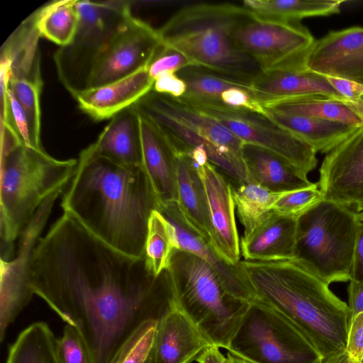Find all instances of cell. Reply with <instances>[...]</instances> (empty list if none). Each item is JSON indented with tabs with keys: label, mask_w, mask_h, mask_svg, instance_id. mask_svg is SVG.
<instances>
[{
	"label": "cell",
	"mask_w": 363,
	"mask_h": 363,
	"mask_svg": "<svg viewBox=\"0 0 363 363\" xmlns=\"http://www.w3.org/2000/svg\"><path fill=\"white\" fill-rule=\"evenodd\" d=\"M30 286L77 330L90 363H113L142 325L174 305L167 269L155 277L144 258L113 249L67 213L38 240Z\"/></svg>",
	"instance_id": "1"
},
{
	"label": "cell",
	"mask_w": 363,
	"mask_h": 363,
	"mask_svg": "<svg viewBox=\"0 0 363 363\" xmlns=\"http://www.w3.org/2000/svg\"><path fill=\"white\" fill-rule=\"evenodd\" d=\"M61 207L102 242L144 258L149 218L159 204L143 166L83 150Z\"/></svg>",
	"instance_id": "2"
},
{
	"label": "cell",
	"mask_w": 363,
	"mask_h": 363,
	"mask_svg": "<svg viewBox=\"0 0 363 363\" xmlns=\"http://www.w3.org/2000/svg\"><path fill=\"white\" fill-rule=\"evenodd\" d=\"M240 262L257 298L289 320L323 359L345 352L350 308L328 284L294 259Z\"/></svg>",
	"instance_id": "3"
},
{
	"label": "cell",
	"mask_w": 363,
	"mask_h": 363,
	"mask_svg": "<svg viewBox=\"0 0 363 363\" xmlns=\"http://www.w3.org/2000/svg\"><path fill=\"white\" fill-rule=\"evenodd\" d=\"M77 162L57 160L12 135L1 138V259L13 258L16 240L44 201L63 191Z\"/></svg>",
	"instance_id": "4"
},
{
	"label": "cell",
	"mask_w": 363,
	"mask_h": 363,
	"mask_svg": "<svg viewBox=\"0 0 363 363\" xmlns=\"http://www.w3.org/2000/svg\"><path fill=\"white\" fill-rule=\"evenodd\" d=\"M250 16L242 5L194 3L182 6L157 30L162 46L183 53L195 67L251 82L261 71L232 39Z\"/></svg>",
	"instance_id": "5"
},
{
	"label": "cell",
	"mask_w": 363,
	"mask_h": 363,
	"mask_svg": "<svg viewBox=\"0 0 363 363\" xmlns=\"http://www.w3.org/2000/svg\"><path fill=\"white\" fill-rule=\"evenodd\" d=\"M167 271L174 305L211 345L227 350L250 303L230 295L212 267L187 251L175 249Z\"/></svg>",
	"instance_id": "6"
},
{
	"label": "cell",
	"mask_w": 363,
	"mask_h": 363,
	"mask_svg": "<svg viewBox=\"0 0 363 363\" xmlns=\"http://www.w3.org/2000/svg\"><path fill=\"white\" fill-rule=\"evenodd\" d=\"M296 220L293 259L329 285L350 281L358 213L323 199Z\"/></svg>",
	"instance_id": "7"
},
{
	"label": "cell",
	"mask_w": 363,
	"mask_h": 363,
	"mask_svg": "<svg viewBox=\"0 0 363 363\" xmlns=\"http://www.w3.org/2000/svg\"><path fill=\"white\" fill-rule=\"evenodd\" d=\"M227 350L250 363H320L323 359L289 320L259 298L249 304Z\"/></svg>",
	"instance_id": "8"
},
{
	"label": "cell",
	"mask_w": 363,
	"mask_h": 363,
	"mask_svg": "<svg viewBox=\"0 0 363 363\" xmlns=\"http://www.w3.org/2000/svg\"><path fill=\"white\" fill-rule=\"evenodd\" d=\"M79 23L72 42L55 55L59 78L73 96L83 89L89 65L100 48L130 18L127 1H78Z\"/></svg>",
	"instance_id": "9"
},
{
	"label": "cell",
	"mask_w": 363,
	"mask_h": 363,
	"mask_svg": "<svg viewBox=\"0 0 363 363\" xmlns=\"http://www.w3.org/2000/svg\"><path fill=\"white\" fill-rule=\"evenodd\" d=\"M179 99L219 122L243 143L275 152L306 174L316 167L314 150L266 114L229 107L220 101Z\"/></svg>",
	"instance_id": "10"
},
{
	"label": "cell",
	"mask_w": 363,
	"mask_h": 363,
	"mask_svg": "<svg viewBox=\"0 0 363 363\" xmlns=\"http://www.w3.org/2000/svg\"><path fill=\"white\" fill-rule=\"evenodd\" d=\"M235 45L261 72L306 67L315 40L299 23L267 20L250 16L234 31Z\"/></svg>",
	"instance_id": "11"
},
{
	"label": "cell",
	"mask_w": 363,
	"mask_h": 363,
	"mask_svg": "<svg viewBox=\"0 0 363 363\" xmlns=\"http://www.w3.org/2000/svg\"><path fill=\"white\" fill-rule=\"evenodd\" d=\"M162 46L158 30L133 16L94 56L82 90L113 82L148 67Z\"/></svg>",
	"instance_id": "12"
},
{
	"label": "cell",
	"mask_w": 363,
	"mask_h": 363,
	"mask_svg": "<svg viewBox=\"0 0 363 363\" xmlns=\"http://www.w3.org/2000/svg\"><path fill=\"white\" fill-rule=\"evenodd\" d=\"M61 192L48 198L20 235L17 255L0 262V342L34 295L30 286L35 247Z\"/></svg>",
	"instance_id": "13"
},
{
	"label": "cell",
	"mask_w": 363,
	"mask_h": 363,
	"mask_svg": "<svg viewBox=\"0 0 363 363\" xmlns=\"http://www.w3.org/2000/svg\"><path fill=\"white\" fill-rule=\"evenodd\" d=\"M192 160L205 191L210 224V244L223 260L230 264H237L241 261V252L232 184L209 162L207 155L199 156Z\"/></svg>",
	"instance_id": "14"
},
{
	"label": "cell",
	"mask_w": 363,
	"mask_h": 363,
	"mask_svg": "<svg viewBox=\"0 0 363 363\" xmlns=\"http://www.w3.org/2000/svg\"><path fill=\"white\" fill-rule=\"evenodd\" d=\"M318 184L324 199L363 211V126L326 153Z\"/></svg>",
	"instance_id": "15"
},
{
	"label": "cell",
	"mask_w": 363,
	"mask_h": 363,
	"mask_svg": "<svg viewBox=\"0 0 363 363\" xmlns=\"http://www.w3.org/2000/svg\"><path fill=\"white\" fill-rule=\"evenodd\" d=\"M158 211L173 225L177 249L191 252L209 264L226 291L234 298L247 303L258 298L241 261L230 264L223 260L211 245L187 223L176 201L160 206Z\"/></svg>",
	"instance_id": "16"
},
{
	"label": "cell",
	"mask_w": 363,
	"mask_h": 363,
	"mask_svg": "<svg viewBox=\"0 0 363 363\" xmlns=\"http://www.w3.org/2000/svg\"><path fill=\"white\" fill-rule=\"evenodd\" d=\"M306 66L323 76L363 84V27L330 31L315 40Z\"/></svg>",
	"instance_id": "17"
},
{
	"label": "cell",
	"mask_w": 363,
	"mask_h": 363,
	"mask_svg": "<svg viewBox=\"0 0 363 363\" xmlns=\"http://www.w3.org/2000/svg\"><path fill=\"white\" fill-rule=\"evenodd\" d=\"M209 345L196 325L174 303L156 323L145 363H191Z\"/></svg>",
	"instance_id": "18"
},
{
	"label": "cell",
	"mask_w": 363,
	"mask_h": 363,
	"mask_svg": "<svg viewBox=\"0 0 363 363\" xmlns=\"http://www.w3.org/2000/svg\"><path fill=\"white\" fill-rule=\"evenodd\" d=\"M250 84L252 96L262 106L277 101L308 96H323L349 102L325 76L306 67L261 72Z\"/></svg>",
	"instance_id": "19"
},
{
	"label": "cell",
	"mask_w": 363,
	"mask_h": 363,
	"mask_svg": "<svg viewBox=\"0 0 363 363\" xmlns=\"http://www.w3.org/2000/svg\"><path fill=\"white\" fill-rule=\"evenodd\" d=\"M155 81L148 67L101 86L80 91L73 95L79 107L95 121L113 118L150 92Z\"/></svg>",
	"instance_id": "20"
},
{
	"label": "cell",
	"mask_w": 363,
	"mask_h": 363,
	"mask_svg": "<svg viewBox=\"0 0 363 363\" xmlns=\"http://www.w3.org/2000/svg\"><path fill=\"white\" fill-rule=\"evenodd\" d=\"M159 130V129H158ZM174 160L177 203L187 223L210 243L208 206L202 181L189 152L162 133Z\"/></svg>",
	"instance_id": "21"
},
{
	"label": "cell",
	"mask_w": 363,
	"mask_h": 363,
	"mask_svg": "<svg viewBox=\"0 0 363 363\" xmlns=\"http://www.w3.org/2000/svg\"><path fill=\"white\" fill-rule=\"evenodd\" d=\"M241 156L250 183L270 191L289 192L313 186L307 174L281 156L264 147L243 143Z\"/></svg>",
	"instance_id": "22"
},
{
	"label": "cell",
	"mask_w": 363,
	"mask_h": 363,
	"mask_svg": "<svg viewBox=\"0 0 363 363\" xmlns=\"http://www.w3.org/2000/svg\"><path fill=\"white\" fill-rule=\"evenodd\" d=\"M138 113L142 145V164L153 188L159 207L171 202H177L175 169L171 150L155 124L146 116L138 111Z\"/></svg>",
	"instance_id": "23"
},
{
	"label": "cell",
	"mask_w": 363,
	"mask_h": 363,
	"mask_svg": "<svg viewBox=\"0 0 363 363\" xmlns=\"http://www.w3.org/2000/svg\"><path fill=\"white\" fill-rule=\"evenodd\" d=\"M297 220L274 212L248 237L242 238L240 252L244 260L277 262L294 258Z\"/></svg>",
	"instance_id": "24"
},
{
	"label": "cell",
	"mask_w": 363,
	"mask_h": 363,
	"mask_svg": "<svg viewBox=\"0 0 363 363\" xmlns=\"http://www.w3.org/2000/svg\"><path fill=\"white\" fill-rule=\"evenodd\" d=\"M138 103L168 116L216 145L241 155L243 143L239 138L213 118L179 99L152 90Z\"/></svg>",
	"instance_id": "25"
},
{
	"label": "cell",
	"mask_w": 363,
	"mask_h": 363,
	"mask_svg": "<svg viewBox=\"0 0 363 363\" xmlns=\"http://www.w3.org/2000/svg\"><path fill=\"white\" fill-rule=\"evenodd\" d=\"M89 147L95 153L114 161L143 166L138 111L132 106L115 115Z\"/></svg>",
	"instance_id": "26"
},
{
	"label": "cell",
	"mask_w": 363,
	"mask_h": 363,
	"mask_svg": "<svg viewBox=\"0 0 363 363\" xmlns=\"http://www.w3.org/2000/svg\"><path fill=\"white\" fill-rule=\"evenodd\" d=\"M265 109V108H264ZM266 115L305 142L315 152L328 153L360 127L265 109Z\"/></svg>",
	"instance_id": "27"
},
{
	"label": "cell",
	"mask_w": 363,
	"mask_h": 363,
	"mask_svg": "<svg viewBox=\"0 0 363 363\" xmlns=\"http://www.w3.org/2000/svg\"><path fill=\"white\" fill-rule=\"evenodd\" d=\"M264 108L284 114L338 122L362 127L363 119L349 103L323 96H308L274 101Z\"/></svg>",
	"instance_id": "28"
},
{
	"label": "cell",
	"mask_w": 363,
	"mask_h": 363,
	"mask_svg": "<svg viewBox=\"0 0 363 363\" xmlns=\"http://www.w3.org/2000/svg\"><path fill=\"white\" fill-rule=\"evenodd\" d=\"M340 0H246L242 6L259 18L299 23L305 18L338 13Z\"/></svg>",
	"instance_id": "29"
},
{
	"label": "cell",
	"mask_w": 363,
	"mask_h": 363,
	"mask_svg": "<svg viewBox=\"0 0 363 363\" xmlns=\"http://www.w3.org/2000/svg\"><path fill=\"white\" fill-rule=\"evenodd\" d=\"M55 340L47 323H33L9 345L6 363H60L55 353Z\"/></svg>",
	"instance_id": "30"
},
{
	"label": "cell",
	"mask_w": 363,
	"mask_h": 363,
	"mask_svg": "<svg viewBox=\"0 0 363 363\" xmlns=\"http://www.w3.org/2000/svg\"><path fill=\"white\" fill-rule=\"evenodd\" d=\"M77 0L55 1L33 13L40 36L65 47L73 40L79 23Z\"/></svg>",
	"instance_id": "31"
},
{
	"label": "cell",
	"mask_w": 363,
	"mask_h": 363,
	"mask_svg": "<svg viewBox=\"0 0 363 363\" xmlns=\"http://www.w3.org/2000/svg\"><path fill=\"white\" fill-rule=\"evenodd\" d=\"M235 209L244 228L243 238L248 237L272 212L276 201L284 193L270 191L257 184L232 185Z\"/></svg>",
	"instance_id": "32"
},
{
	"label": "cell",
	"mask_w": 363,
	"mask_h": 363,
	"mask_svg": "<svg viewBox=\"0 0 363 363\" xmlns=\"http://www.w3.org/2000/svg\"><path fill=\"white\" fill-rule=\"evenodd\" d=\"M175 249L173 225L160 211L154 210L149 218L145 245L144 259L148 271L158 277L167 270Z\"/></svg>",
	"instance_id": "33"
},
{
	"label": "cell",
	"mask_w": 363,
	"mask_h": 363,
	"mask_svg": "<svg viewBox=\"0 0 363 363\" xmlns=\"http://www.w3.org/2000/svg\"><path fill=\"white\" fill-rule=\"evenodd\" d=\"M177 73L186 84V93L179 99L220 102L221 94L230 88L240 86L251 89L250 82L212 72L199 67H188Z\"/></svg>",
	"instance_id": "34"
},
{
	"label": "cell",
	"mask_w": 363,
	"mask_h": 363,
	"mask_svg": "<svg viewBox=\"0 0 363 363\" xmlns=\"http://www.w3.org/2000/svg\"><path fill=\"white\" fill-rule=\"evenodd\" d=\"M9 87L23 107L28 118L32 146L43 150L40 142V93L43 80L40 67L11 77Z\"/></svg>",
	"instance_id": "35"
},
{
	"label": "cell",
	"mask_w": 363,
	"mask_h": 363,
	"mask_svg": "<svg viewBox=\"0 0 363 363\" xmlns=\"http://www.w3.org/2000/svg\"><path fill=\"white\" fill-rule=\"evenodd\" d=\"M323 199V194L316 184L282 194L274 203L272 211L277 215L297 220Z\"/></svg>",
	"instance_id": "36"
},
{
	"label": "cell",
	"mask_w": 363,
	"mask_h": 363,
	"mask_svg": "<svg viewBox=\"0 0 363 363\" xmlns=\"http://www.w3.org/2000/svg\"><path fill=\"white\" fill-rule=\"evenodd\" d=\"M157 322L150 321L142 325L126 343L113 363H145Z\"/></svg>",
	"instance_id": "37"
},
{
	"label": "cell",
	"mask_w": 363,
	"mask_h": 363,
	"mask_svg": "<svg viewBox=\"0 0 363 363\" xmlns=\"http://www.w3.org/2000/svg\"><path fill=\"white\" fill-rule=\"evenodd\" d=\"M55 350L60 363H90L84 343L77 330L69 325L64 327L62 335L56 338Z\"/></svg>",
	"instance_id": "38"
},
{
	"label": "cell",
	"mask_w": 363,
	"mask_h": 363,
	"mask_svg": "<svg viewBox=\"0 0 363 363\" xmlns=\"http://www.w3.org/2000/svg\"><path fill=\"white\" fill-rule=\"evenodd\" d=\"M191 66H194V63L185 55L174 49L162 46L150 63L148 72L151 78L155 81L163 73H177Z\"/></svg>",
	"instance_id": "39"
},
{
	"label": "cell",
	"mask_w": 363,
	"mask_h": 363,
	"mask_svg": "<svg viewBox=\"0 0 363 363\" xmlns=\"http://www.w3.org/2000/svg\"><path fill=\"white\" fill-rule=\"evenodd\" d=\"M345 352L352 363L363 361V312L350 323Z\"/></svg>",
	"instance_id": "40"
},
{
	"label": "cell",
	"mask_w": 363,
	"mask_h": 363,
	"mask_svg": "<svg viewBox=\"0 0 363 363\" xmlns=\"http://www.w3.org/2000/svg\"><path fill=\"white\" fill-rule=\"evenodd\" d=\"M152 90L161 94L179 99L186 93V84L177 73L165 72L155 79Z\"/></svg>",
	"instance_id": "41"
},
{
	"label": "cell",
	"mask_w": 363,
	"mask_h": 363,
	"mask_svg": "<svg viewBox=\"0 0 363 363\" xmlns=\"http://www.w3.org/2000/svg\"><path fill=\"white\" fill-rule=\"evenodd\" d=\"M350 281L363 282V220H360L357 232Z\"/></svg>",
	"instance_id": "42"
},
{
	"label": "cell",
	"mask_w": 363,
	"mask_h": 363,
	"mask_svg": "<svg viewBox=\"0 0 363 363\" xmlns=\"http://www.w3.org/2000/svg\"><path fill=\"white\" fill-rule=\"evenodd\" d=\"M347 292L351 321L357 315L363 312V282L350 281Z\"/></svg>",
	"instance_id": "43"
},
{
	"label": "cell",
	"mask_w": 363,
	"mask_h": 363,
	"mask_svg": "<svg viewBox=\"0 0 363 363\" xmlns=\"http://www.w3.org/2000/svg\"><path fill=\"white\" fill-rule=\"evenodd\" d=\"M198 363H228L225 357L216 345L207 347L196 358Z\"/></svg>",
	"instance_id": "44"
},
{
	"label": "cell",
	"mask_w": 363,
	"mask_h": 363,
	"mask_svg": "<svg viewBox=\"0 0 363 363\" xmlns=\"http://www.w3.org/2000/svg\"><path fill=\"white\" fill-rule=\"evenodd\" d=\"M320 363H352L346 352L326 357Z\"/></svg>",
	"instance_id": "45"
},
{
	"label": "cell",
	"mask_w": 363,
	"mask_h": 363,
	"mask_svg": "<svg viewBox=\"0 0 363 363\" xmlns=\"http://www.w3.org/2000/svg\"><path fill=\"white\" fill-rule=\"evenodd\" d=\"M228 363H250L242 358H240L230 352L227 353Z\"/></svg>",
	"instance_id": "46"
},
{
	"label": "cell",
	"mask_w": 363,
	"mask_h": 363,
	"mask_svg": "<svg viewBox=\"0 0 363 363\" xmlns=\"http://www.w3.org/2000/svg\"><path fill=\"white\" fill-rule=\"evenodd\" d=\"M358 214L360 220H363V211H362L360 213H358Z\"/></svg>",
	"instance_id": "47"
},
{
	"label": "cell",
	"mask_w": 363,
	"mask_h": 363,
	"mask_svg": "<svg viewBox=\"0 0 363 363\" xmlns=\"http://www.w3.org/2000/svg\"><path fill=\"white\" fill-rule=\"evenodd\" d=\"M362 101H363V96H362Z\"/></svg>",
	"instance_id": "48"
},
{
	"label": "cell",
	"mask_w": 363,
	"mask_h": 363,
	"mask_svg": "<svg viewBox=\"0 0 363 363\" xmlns=\"http://www.w3.org/2000/svg\"><path fill=\"white\" fill-rule=\"evenodd\" d=\"M361 363H363V361Z\"/></svg>",
	"instance_id": "49"
}]
</instances>
